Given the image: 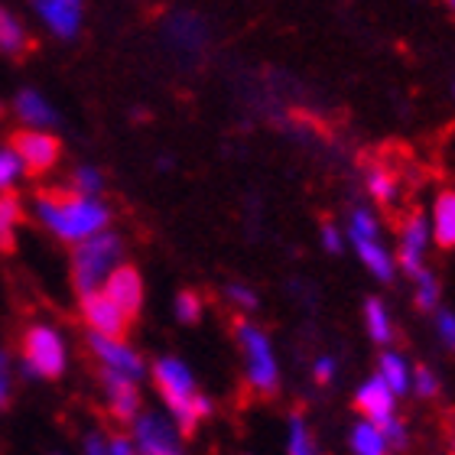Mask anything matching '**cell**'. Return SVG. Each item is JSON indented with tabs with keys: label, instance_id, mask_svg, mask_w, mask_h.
Here are the masks:
<instances>
[{
	"label": "cell",
	"instance_id": "obj_1",
	"mask_svg": "<svg viewBox=\"0 0 455 455\" xmlns=\"http://www.w3.org/2000/svg\"><path fill=\"white\" fill-rule=\"evenodd\" d=\"M36 219L68 244H78L85 237L98 235L111 225V209L98 196H82V192H43L36 199Z\"/></svg>",
	"mask_w": 455,
	"mask_h": 455
},
{
	"label": "cell",
	"instance_id": "obj_2",
	"mask_svg": "<svg viewBox=\"0 0 455 455\" xmlns=\"http://www.w3.org/2000/svg\"><path fill=\"white\" fill-rule=\"evenodd\" d=\"M153 380H156V390H160V397H163V403H166V410H170V417L176 419V427L182 429V436H189L192 429L212 413V400L196 387V378H192V371L186 361L160 358L153 364Z\"/></svg>",
	"mask_w": 455,
	"mask_h": 455
},
{
	"label": "cell",
	"instance_id": "obj_3",
	"mask_svg": "<svg viewBox=\"0 0 455 455\" xmlns=\"http://www.w3.org/2000/svg\"><path fill=\"white\" fill-rule=\"evenodd\" d=\"M124 264V241L114 231H98V235L78 241L72 251V283L78 293L101 290L111 276L114 267Z\"/></svg>",
	"mask_w": 455,
	"mask_h": 455
},
{
	"label": "cell",
	"instance_id": "obj_4",
	"mask_svg": "<svg viewBox=\"0 0 455 455\" xmlns=\"http://www.w3.org/2000/svg\"><path fill=\"white\" fill-rule=\"evenodd\" d=\"M237 345H241V355H244V374H247V387L254 394H274L280 387V364H276L274 345L267 339L264 329H257L254 323H241L235 325Z\"/></svg>",
	"mask_w": 455,
	"mask_h": 455
},
{
	"label": "cell",
	"instance_id": "obj_5",
	"mask_svg": "<svg viewBox=\"0 0 455 455\" xmlns=\"http://www.w3.org/2000/svg\"><path fill=\"white\" fill-rule=\"evenodd\" d=\"M23 371L29 378H59L66 371V341L52 325H29L23 332Z\"/></svg>",
	"mask_w": 455,
	"mask_h": 455
},
{
	"label": "cell",
	"instance_id": "obj_6",
	"mask_svg": "<svg viewBox=\"0 0 455 455\" xmlns=\"http://www.w3.org/2000/svg\"><path fill=\"white\" fill-rule=\"evenodd\" d=\"M133 449L143 455H180L182 452V429L166 413H137L133 417Z\"/></svg>",
	"mask_w": 455,
	"mask_h": 455
},
{
	"label": "cell",
	"instance_id": "obj_7",
	"mask_svg": "<svg viewBox=\"0 0 455 455\" xmlns=\"http://www.w3.org/2000/svg\"><path fill=\"white\" fill-rule=\"evenodd\" d=\"M88 345L95 351V358L101 361V371H114V374H124V378H133V380H140L143 374H147L143 358L121 339V335L92 332L88 335Z\"/></svg>",
	"mask_w": 455,
	"mask_h": 455
},
{
	"label": "cell",
	"instance_id": "obj_8",
	"mask_svg": "<svg viewBox=\"0 0 455 455\" xmlns=\"http://www.w3.org/2000/svg\"><path fill=\"white\" fill-rule=\"evenodd\" d=\"M433 244V228H429L427 215H407V221L400 225V244H397V267L407 270L410 276L427 267V251Z\"/></svg>",
	"mask_w": 455,
	"mask_h": 455
},
{
	"label": "cell",
	"instance_id": "obj_9",
	"mask_svg": "<svg viewBox=\"0 0 455 455\" xmlns=\"http://www.w3.org/2000/svg\"><path fill=\"white\" fill-rule=\"evenodd\" d=\"M13 150L20 153V160L27 166V172H46L52 170L62 156V147L46 127H29L13 137Z\"/></svg>",
	"mask_w": 455,
	"mask_h": 455
},
{
	"label": "cell",
	"instance_id": "obj_10",
	"mask_svg": "<svg viewBox=\"0 0 455 455\" xmlns=\"http://www.w3.org/2000/svg\"><path fill=\"white\" fill-rule=\"evenodd\" d=\"M82 315L92 332L101 335H127L131 329V315L124 313L121 306L114 303L105 290H92V293H82Z\"/></svg>",
	"mask_w": 455,
	"mask_h": 455
},
{
	"label": "cell",
	"instance_id": "obj_11",
	"mask_svg": "<svg viewBox=\"0 0 455 455\" xmlns=\"http://www.w3.org/2000/svg\"><path fill=\"white\" fill-rule=\"evenodd\" d=\"M355 407L361 410L364 419H374V423H384V419L397 417V394L387 387V380L374 374L355 390Z\"/></svg>",
	"mask_w": 455,
	"mask_h": 455
},
{
	"label": "cell",
	"instance_id": "obj_12",
	"mask_svg": "<svg viewBox=\"0 0 455 455\" xmlns=\"http://www.w3.org/2000/svg\"><path fill=\"white\" fill-rule=\"evenodd\" d=\"M101 384H105L108 410L117 423H133V417L140 413V390L137 380L114 374V371H101Z\"/></svg>",
	"mask_w": 455,
	"mask_h": 455
},
{
	"label": "cell",
	"instance_id": "obj_13",
	"mask_svg": "<svg viewBox=\"0 0 455 455\" xmlns=\"http://www.w3.org/2000/svg\"><path fill=\"white\" fill-rule=\"evenodd\" d=\"M39 20L46 23L56 36L72 39L82 27V13H85V0H33Z\"/></svg>",
	"mask_w": 455,
	"mask_h": 455
},
{
	"label": "cell",
	"instance_id": "obj_14",
	"mask_svg": "<svg viewBox=\"0 0 455 455\" xmlns=\"http://www.w3.org/2000/svg\"><path fill=\"white\" fill-rule=\"evenodd\" d=\"M101 290H105V293L111 296L114 303L121 306L131 319L140 313V306H143V276L137 274L133 267H127V264L114 267L111 276L105 280V286H101Z\"/></svg>",
	"mask_w": 455,
	"mask_h": 455
},
{
	"label": "cell",
	"instance_id": "obj_15",
	"mask_svg": "<svg viewBox=\"0 0 455 455\" xmlns=\"http://www.w3.org/2000/svg\"><path fill=\"white\" fill-rule=\"evenodd\" d=\"M355 251H358V260L368 267L371 276H378L380 283H390V280H394V274H397V257L390 254L378 237H371V241H358Z\"/></svg>",
	"mask_w": 455,
	"mask_h": 455
},
{
	"label": "cell",
	"instance_id": "obj_16",
	"mask_svg": "<svg viewBox=\"0 0 455 455\" xmlns=\"http://www.w3.org/2000/svg\"><path fill=\"white\" fill-rule=\"evenodd\" d=\"M429 228H433V241H436L439 247H455V192L452 189L436 196L433 215H429Z\"/></svg>",
	"mask_w": 455,
	"mask_h": 455
},
{
	"label": "cell",
	"instance_id": "obj_17",
	"mask_svg": "<svg viewBox=\"0 0 455 455\" xmlns=\"http://www.w3.org/2000/svg\"><path fill=\"white\" fill-rule=\"evenodd\" d=\"M13 108H17L20 121L29 124V127H52V124H56V111H52V105H49L39 92H29V88L20 92Z\"/></svg>",
	"mask_w": 455,
	"mask_h": 455
},
{
	"label": "cell",
	"instance_id": "obj_18",
	"mask_svg": "<svg viewBox=\"0 0 455 455\" xmlns=\"http://www.w3.org/2000/svg\"><path fill=\"white\" fill-rule=\"evenodd\" d=\"M348 446L355 455L390 452L387 439H384V429H380V423H374V419H361V423H355V429H351V436H348Z\"/></svg>",
	"mask_w": 455,
	"mask_h": 455
},
{
	"label": "cell",
	"instance_id": "obj_19",
	"mask_svg": "<svg viewBox=\"0 0 455 455\" xmlns=\"http://www.w3.org/2000/svg\"><path fill=\"white\" fill-rule=\"evenodd\" d=\"M29 46L33 43H29V33L23 29V23L0 7V52L4 56H27Z\"/></svg>",
	"mask_w": 455,
	"mask_h": 455
},
{
	"label": "cell",
	"instance_id": "obj_20",
	"mask_svg": "<svg viewBox=\"0 0 455 455\" xmlns=\"http://www.w3.org/2000/svg\"><path fill=\"white\" fill-rule=\"evenodd\" d=\"M378 374L387 380V387L394 390L397 397L410 390V378H413V371H410V361L403 358V355H397V351H384V355H380Z\"/></svg>",
	"mask_w": 455,
	"mask_h": 455
},
{
	"label": "cell",
	"instance_id": "obj_21",
	"mask_svg": "<svg viewBox=\"0 0 455 455\" xmlns=\"http://www.w3.org/2000/svg\"><path fill=\"white\" fill-rule=\"evenodd\" d=\"M364 325H368V335L378 341V345H390V339H394V323H390L387 306L380 303V299H368V303H364Z\"/></svg>",
	"mask_w": 455,
	"mask_h": 455
},
{
	"label": "cell",
	"instance_id": "obj_22",
	"mask_svg": "<svg viewBox=\"0 0 455 455\" xmlns=\"http://www.w3.org/2000/svg\"><path fill=\"white\" fill-rule=\"evenodd\" d=\"M364 186H368L371 199H378L380 205H390V202L397 199V180H394V172H390L387 166H380V163L364 172Z\"/></svg>",
	"mask_w": 455,
	"mask_h": 455
},
{
	"label": "cell",
	"instance_id": "obj_23",
	"mask_svg": "<svg viewBox=\"0 0 455 455\" xmlns=\"http://www.w3.org/2000/svg\"><path fill=\"white\" fill-rule=\"evenodd\" d=\"M23 219V209L13 196H0V251H10L13 247V235H17V225Z\"/></svg>",
	"mask_w": 455,
	"mask_h": 455
},
{
	"label": "cell",
	"instance_id": "obj_24",
	"mask_svg": "<svg viewBox=\"0 0 455 455\" xmlns=\"http://www.w3.org/2000/svg\"><path fill=\"white\" fill-rule=\"evenodd\" d=\"M413 299H417L419 309H427V313H436L439 306V280L433 270H417L413 274Z\"/></svg>",
	"mask_w": 455,
	"mask_h": 455
},
{
	"label": "cell",
	"instance_id": "obj_25",
	"mask_svg": "<svg viewBox=\"0 0 455 455\" xmlns=\"http://www.w3.org/2000/svg\"><path fill=\"white\" fill-rule=\"evenodd\" d=\"M286 452L290 455H313L315 452V439L309 433V423H306L299 413L290 417V427H286Z\"/></svg>",
	"mask_w": 455,
	"mask_h": 455
},
{
	"label": "cell",
	"instance_id": "obj_26",
	"mask_svg": "<svg viewBox=\"0 0 455 455\" xmlns=\"http://www.w3.org/2000/svg\"><path fill=\"white\" fill-rule=\"evenodd\" d=\"M345 235H348L351 244H358V241H371V237H378L380 225L368 209H355L348 215V231H345Z\"/></svg>",
	"mask_w": 455,
	"mask_h": 455
},
{
	"label": "cell",
	"instance_id": "obj_27",
	"mask_svg": "<svg viewBox=\"0 0 455 455\" xmlns=\"http://www.w3.org/2000/svg\"><path fill=\"white\" fill-rule=\"evenodd\" d=\"M23 172H27V166H23V160H20V153L13 150V147L0 150V192H7L10 186H17Z\"/></svg>",
	"mask_w": 455,
	"mask_h": 455
},
{
	"label": "cell",
	"instance_id": "obj_28",
	"mask_svg": "<svg viewBox=\"0 0 455 455\" xmlns=\"http://www.w3.org/2000/svg\"><path fill=\"white\" fill-rule=\"evenodd\" d=\"M72 189L82 192V196H98V192L105 189V176L95 166H78L72 172Z\"/></svg>",
	"mask_w": 455,
	"mask_h": 455
},
{
	"label": "cell",
	"instance_id": "obj_29",
	"mask_svg": "<svg viewBox=\"0 0 455 455\" xmlns=\"http://www.w3.org/2000/svg\"><path fill=\"white\" fill-rule=\"evenodd\" d=\"M225 299L235 306L237 313H254L257 306H260L257 293L251 290V286H244V283H228L225 286Z\"/></svg>",
	"mask_w": 455,
	"mask_h": 455
},
{
	"label": "cell",
	"instance_id": "obj_30",
	"mask_svg": "<svg viewBox=\"0 0 455 455\" xmlns=\"http://www.w3.org/2000/svg\"><path fill=\"white\" fill-rule=\"evenodd\" d=\"M172 313H176V319L180 323H196V319H202V299L196 293H180L176 296V303H172Z\"/></svg>",
	"mask_w": 455,
	"mask_h": 455
},
{
	"label": "cell",
	"instance_id": "obj_31",
	"mask_svg": "<svg viewBox=\"0 0 455 455\" xmlns=\"http://www.w3.org/2000/svg\"><path fill=\"white\" fill-rule=\"evenodd\" d=\"M410 387H413V394H417V397H423V400L436 397V394H439V378H436V371L417 368V371H413V378H410Z\"/></svg>",
	"mask_w": 455,
	"mask_h": 455
},
{
	"label": "cell",
	"instance_id": "obj_32",
	"mask_svg": "<svg viewBox=\"0 0 455 455\" xmlns=\"http://www.w3.org/2000/svg\"><path fill=\"white\" fill-rule=\"evenodd\" d=\"M380 429H384V439H387V449L390 452H397V449H407L410 436H407V427L400 423L397 417H390L380 423Z\"/></svg>",
	"mask_w": 455,
	"mask_h": 455
},
{
	"label": "cell",
	"instance_id": "obj_33",
	"mask_svg": "<svg viewBox=\"0 0 455 455\" xmlns=\"http://www.w3.org/2000/svg\"><path fill=\"white\" fill-rule=\"evenodd\" d=\"M436 335L443 339L446 348H455V313H436Z\"/></svg>",
	"mask_w": 455,
	"mask_h": 455
},
{
	"label": "cell",
	"instance_id": "obj_34",
	"mask_svg": "<svg viewBox=\"0 0 455 455\" xmlns=\"http://www.w3.org/2000/svg\"><path fill=\"white\" fill-rule=\"evenodd\" d=\"M313 378L319 380V384H329V380L335 378V358L332 355H323V358L313 361Z\"/></svg>",
	"mask_w": 455,
	"mask_h": 455
},
{
	"label": "cell",
	"instance_id": "obj_35",
	"mask_svg": "<svg viewBox=\"0 0 455 455\" xmlns=\"http://www.w3.org/2000/svg\"><path fill=\"white\" fill-rule=\"evenodd\" d=\"M323 247L329 254H339L341 247H345V235L335 225H323Z\"/></svg>",
	"mask_w": 455,
	"mask_h": 455
},
{
	"label": "cell",
	"instance_id": "obj_36",
	"mask_svg": "<svg viewBox=\"0 0 455 455\" xmlns=\"http://www.w3.org/2000/svg\"><path fill=\"white\" fill-rule=\"evenodd\" d=\"M7 397H10V361H7V355L0 351V407L7 403Z\"/></svg>",
	"mask_w": 455,
	"mask_h": 455
},
{
	"label": "cell",
	"instance_id": "obj_37",
	"mask_svg": "<svg viewBox=\"0 0 455 455\" xmlns=\"http://www.w3.org/2000/svg\"><path fill=\"white\" fill-rule=\"evenodd\" d=\"M82 446H85L88 455H108V436H101V433H88Z\"/></svg>",
	"mask_w": 455,
	"mask_h": 455
},
{
	"label": "cell",
	"instance_id": "obj_38",
	"mask_svg": "<svg viewBox=\"0 0 455 455\" xmlns=\"http://www.w3.org/2000/svg\"><path fill=\"white\" fill-rule=\"evenodd\" d=\"M131 452H137V449H133V439H127V436L108 439V455H131Z\"/></svg>",
	"mask_w": 455,
	"mask_h": 455
},
{
	"label": "cell",
	"instance_id": "obj_39",
	"mask_svg": "<svg viewBox=\"0 0 455 455\" xmlns=\"http://www.w3.org/2000/svg\"><path fill=\"white\" fill-rule=\"evenodd\" d=\"M449 7H452V10H455V0H449Z\"/></svg>",
	"mask_w": 455,
	"mask_h": 455
}]
</instances>
